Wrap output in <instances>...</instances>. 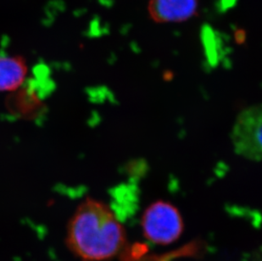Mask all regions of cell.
I'll return each mask as SVG.
<instances>
[{
    "instance_id": "cell-1",
    "label": "cell",
    "mask_w": 262,
    "mask_h": 261,
    "mask_svg": "<svg viewBox=\"0 0 262 261\" xmlns=\"http://www.w3.org/2000/svg\"><path fill=\"white\" fill-rule=\"evenodd\" d=\"M126 231L108 205L87 199L77 208L67 227V245L83 261L111 259L126 244Z\"/></svg>"
},
{
    "instance_id": "cell-2",
    "label": "cell",
    "mask_w": 262,
    "mask_h": 261,
    "mask_svg": "<svg viewBox=\"0 0 262 261\" xmlns=\"http://www.w3.org/2000/svg\"><path fill=\"white\" fill-rule=\"evenodd\" d=\"M141 226L146 239L158 245L173 244L184 229L180 211L175 205L165 200H157L145 209Z\"/></svg>"
},
{
    "instance_id": "cell-3",
    "label": "cell",
    "mask_w": 262,
    "mask_h": 261,
    "mask_svg": "<svg viewBox=\"0 0 262 261\" xmlns=\"http://www.w3.org/2000/svg\"><path fill=\"white\" fill-rule=\"evenodd\" d=\"M200 0H149L148 15L157 23H183L198 15Z\"/></svg>"
},
{
    "instance_id": "cell-4",
    "label": "cell",
    "mask_w": 262,
    "mask_h": 261,
    "mask_svg": "<svg viewBox=\"0 0 262 261\" xmlns=\"http://www.w3.org/2000/svg\"><path fill=\"white\" fill-rule=\"evenodd\" d=\"M5 104L11 116L24 120L37 118L45 108L39 95L33 89L24 85L10 93Z\"/></svg>"
},
{
    "instance_id": "cell-5",
    "label": "cell",
    "mask_w": 262,
    "mask_h": 261,
    "mask_svg": "<svg viewBox=\"0 0 262 261\" xmlns=\"http://www.w3.org/2000/svg\"><path fill=\"white\" fill-rule=\"evenodd\" d=\"M28 67L20 55H0V93H12L25 83Z\"/></svg>"
},
{
    "instance_id": "cell-6",
    "label": "cell",
    "mask_w": 262,
    "mask_h": 261,
    "mask_svg": "<svg viewBox=\"0 0 262 261\" xmlns=\"http://www.w3.org/2000/svg\"><path fill=\"white\" fill-rule=\"evenodd\" d=\"M237 132H240V143H242V150H245V145L249 140V150L250 153H255V150H260V123H256V119L254 114L250 116H243L240 123L237 126Z\"/></svg>"
},
{
    "instance_id": "cell-7",
    "label": "cell",
    "mask_w": 262,
    "mask_h": 261,
    "mask_svg": "<svg viewBox=\"0 0 262 261\" xmlns=\"http://www.w3.org/2000/svg\"><path fill=\"white\" fill-rule=\"evenodd\" d=\"M236 38H237V40L239 38L240 40H238V42H243L244 40H245V32H244V31H238V32H237V33H236Z\"/></svg>"
}]
</instances>
